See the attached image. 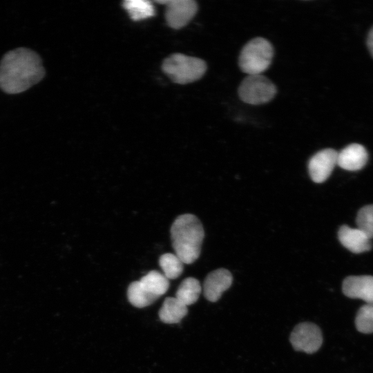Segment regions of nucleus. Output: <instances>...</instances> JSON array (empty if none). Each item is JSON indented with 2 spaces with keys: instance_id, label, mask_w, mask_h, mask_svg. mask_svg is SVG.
<instances>
[{
  "instance_id": "f257e3e1",
  "label": "nucleus",
  "mask_w": 373,
  "mask_h": 373,
  "mask_svg": "<svg viewBox=\"0 0 373 373\" xmlns=\"http://www.w3.org/2000/svg\"><path fill=\"white\" fill-rule=\"evenodd\" d=\"M44 75L40 56L27 48L8 51L0 61V88L8 94H18L28 90Z\"/></svg>"
},
{
  "instance_id": "f03ea898",
  "label": "nucleus",
  "mask_w": 373,
  "mask_h": 373,
  "mask_svg": "<svg viewBox=\"0 0 373 373\" xmlns=\"http://www.w3.org/2000/svg\"><path fill=\"white\" fill-rule=\"evenodd\" d=\"M171 236L175 254L184 264H191L198 258L204 232L195 215L185 213L177 217L171 227Z\"/></svg>"
},
{
  "instance_id": "7ed1b4c3",
  "label": "nucleus",
  "mask_w": 373,
  "mask_h": 373,
  "mask_svg": "<svg viewBox=\"0 0 373 373\" xmlns=\"http://www.w3.org/2000/svg\"><path fill=\"white\" fill-rule=\"evenodd\" d=\"M162 70L175 83L186 84L200 79L207 64L200 58L175 53L164 59Z\"/></svg>"
},
{
  "instance_id": "20e7f679",
  "label": "nucleus",
  "mask_w": 373,
  "mask_h": 373,
  "mask_svg": "<svg viewBox=\"0 0 373 373\" xmlns=\"http://www.w3.org/2000/svg\"><path fill=\"white\" fill-rule=\"evenodd\" d=\"M273 55L271 44L262 37H256L242 48L238 59L239 66L248 75H259L269 67Z\"/></svg>"
},
{
  "instance_id": "39448f33",
  "label": "nucleus",
  "mask_w": 373,
  "mask_h": 373,
  "mask_svg": "<svg viewBox=\"0 0 373 373\" xmlns=\"http://www.w3.org/2000/svg\"><path fill=\"white\" fill-rule=\"evenodd\" d=\"M276 93L275 85L261 74L247 75L238 87V95L241 100L253 105L271 101Z\"/></svg>"
},
{
  "instance_id": "423d86ee",
  "label": "nucleus",
  "mask_w": 373,
  "mask_h": 373,
  "mask_svg": "<svg viewBox=\"0 0 373 373\" xmlns=\"http://www.w3.org/2000/svg\"><path fill=\"white\" fill-rule=\"evenodd\" d=\"M290 342L297 351L312 354L318 350L323 343L320 328L308 322L297 325L290 335Z\"/></svg>"
},
{
  "instance_id": "0eeeda50",
  "label": "nucleus",
  "mask_w": 373,
  "mask_h": 373,
  "mask_svg": "<svg viewBox=\"0 0 373 373\" xmlns=\"http://www.w3.org/2000/svg\"><path fill=\"white\" fill-rule=\"evenodd\" d=\"M155 2L165 5V19L167 24L174 29L185 26L198 10V4L193 0H164Z\"/></svg>"
},
{
  "instance_id": "6e6552de",
  "label": "nucleus",
  "mask_w": 373,
  "mask_h": 373,
  "mask_svg": "<svg viewBox=\"0 0 373 373\" xmlns=\"http://www.w3.org/2000/svg\"><path fill=\"white\" fill-rule=\"evenodd\" d=\"M338 152L333 149H325L314 155L308 163L312 180L316 183L325 181L337 164Z\"/></svg>"
},
{
  "instance_id": "1a4fd4ad",
  "label": "nucleus",
  "mask_w": 373,
  "mask_h": 373,
  "mask_svg": "<svg viewBox=\"0 0 373 373\" xmlns=\"http://www.w3.org/2000/svg\"><path fill=\"white\" fill-rule=\"evenodd\" d=\"M343 294L351 298H358L366 304L373 303V276H350L343 282Z\"/></svg>"
},
{
  "instance_id": "9d476101",
  "label": "nucleus",
  "mask_w": 373,
  "mask_h": 373,
  "mask_svg": "<svg viewBox=\"0 0 373 373\" xmlns=\"http://www.w3.org/2000/svg\"><path fill=\"white\" fill-rule=\"evenodd\" d=\"M232 280V275L227 269L221 268L210 272L203 284L205 298L211 302H216L222 293L229 288Z\"/></svg>"
},
{
  "instance_id": "9b49d317",
  "label": "nucleus",
  "mask_w": 373,
  "mask_h": 373,
  "mask_svg": "<svg viewBox=\"0 0 373 373\" xmlns=\"http://www.w3.org/2000/svg\"><path fill=\"white\" fill-rule=\"evenodd\" d=\"M367 159L368 154L363 146L351 144L338 153L337 165L345 170L358 171L365 165Z\"/></svg>"
},
{
  "instance_id": "f8f14e48",
  "label": "nucleus",
  "mask_w": 373,
  "mask_h": 373,
  "mask_svg": "<svg viewBox=\"0 0 373 373\" xmlns=\"http://www.w3.org/2000/svg\"><path fill=\"white\" fill-rule=\"evenodd\" d=\"M338 240L346 249L354 254H360L371 249L369 238L358 228L343 225L338 232Z\"/></svg>"
},
{
  "instance_id": "ddd939ff",
  "label": "nucleus",
  "mask_w": 373,
  "mask_h": 373,
  "mask_svg": "<svg viewBox=\"0 0 373 373\" xmlns=\"http://www.w3.org/2000/svg\"><path fill=\"white\" fill-rule=\"evenodd\" d=\"M187 312V306L175 297H168L163 302L158 314L163 323L174 324L179 323Z\"/></svg>"
},
{
  "instance_id": "4468645a",
  "label": "nucleus",
  "mask_w": 373,
  "mask_h": 373,
  "mask_svg": "<svg viewBox=\"0 0 373 373\" xmlns=\"http://www.w3.org/2000/svg\"><path fill=\"white\" fill-rule=\"evenodd\" d=\"M142 287L151 294L160 297L169 289V279L156 270L149 271L139 280Z\"/></svg>"
},
{
  "instance_id": "2eb2a0df",
  "label": "nucleus",
  "mask_w": 373,
  "mask_h": 373,
  "mask_svg": "<svg viewBox=\"0 0 373 373\" xmlns=\"http://www.w3.org/2000/svg\"><path fill=\"white\" fill-rule=\"evenodd\" d=\"M201 291L200 282L195 278L189 277L182 281L175 298L186 306L191 305L198 300Z\"/></svg>"
},
{
  "instance_id": "dca6fc26",
  "label": "nucleus",
  "mask_w": 373,
  "mask_h": 373,
  "mask_svg": "<svg viewBox=\"0 0 373 373\" xmlns=\"http://www.w3.org/2000/svg\"><path fill=\"white\" fill-rule=\"evenodd\" d=\"M127 296L130 303L138 308L147 307L158 298L146 290L139 280L134 281L129 285Z\"/></svg>"
},
{
  "instance_id": "f3484780",
  "label": "nucleus",
  "mask_w": 373,
  "mask_h": 373,
  "mask_svg": "<svg viewBox=\"0 0 373 373\" xmlns=\"http://www.w3.org/2000/svg\"><path fill=\"white\" fill-rule=\"evenodd\" d=\"M122 5L133 21L145 19L155 15L153 5L147 0H126Z\"/></svg>"
},
{
  "instance_id": "a211bd4d",
  "label": "nucleus",
  "mask_w": 373,
  "mask_h": 373,
  "mask_svg": "<svg viewBox=\"0 0 373 373\" xmlns=\"http://www.w3.org/2000/svg\"><path fill=\"white\" fill-rule=\"evenodd\" d=\"M159 265L163 271V274L169 279H175L182 273L184 263L175 255L166 253L162 255L159 259Z\"/></svg>"
},
{
  "instance_id": "6ab92c4d",
  "label": "nucleus",
  "mask_w": 373,
  "mask_h": 373,
  "mask_svg": "<svg viewBox=\"0 0 373 373\" xmlns=\"http://www.w3.org/2000/svg\"><path fill=\"white\" fill-rule=\"evenodd\" d=\"M357 330L363 334L373 333V303L363 305L355 318Z\"/></svg>"
},
{
  "instance_id": "aec40b11",
  "label": "nucleus",
  "mask_w": 373,
  "mask_h": 373,
  "mask_svg": "<svg viewBox=\"0 0 373 373\" xmlns=\"http://www.w3.org/2000/svg\"><path fill=\"white\" fill-rule=\"evenodd\" d=\"M356 222L358 229L369 238H373V204L365 206L358 211Z\"/></svg>"
},
{
  "instance_id": "412c9836",
  "label": "nucleus",
  "mask_w": 373,
  "mask_h": 373,
  "mask_svg": "<svg viewBox=\"0 0 373 373\" xmlns=\"http://www.w3.org/2000/svg\"><path fill=\"white\" fill-rule=\"evenodd\" d=\"M367 46L371 55L373 57V27L370 29L369 32L367 39Z\"/></svg>"
}]
</instances>
